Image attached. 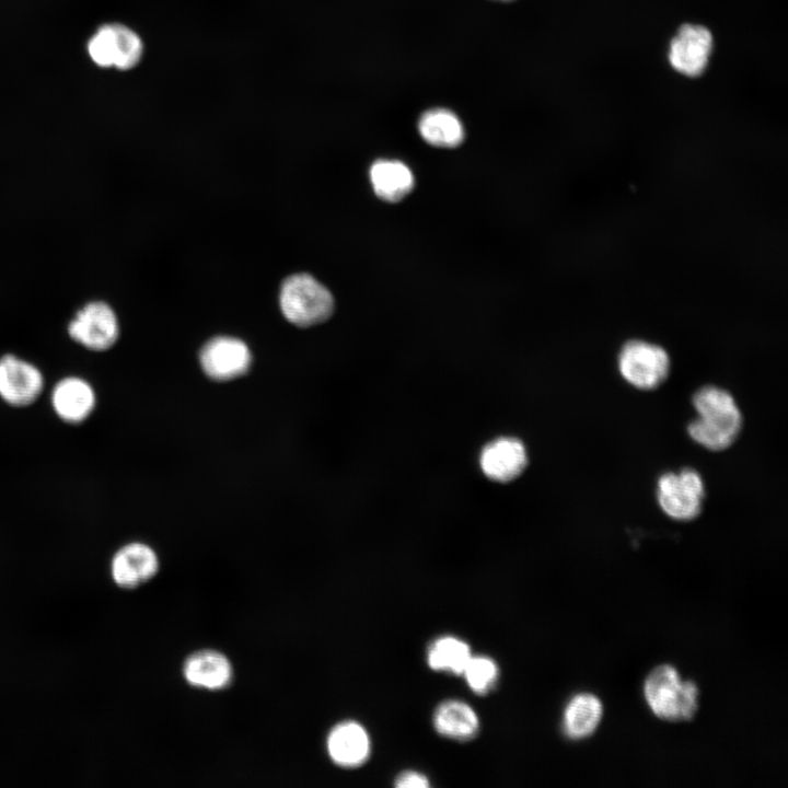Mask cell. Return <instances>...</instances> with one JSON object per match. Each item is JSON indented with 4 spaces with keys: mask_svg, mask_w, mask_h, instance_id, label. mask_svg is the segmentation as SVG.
<instances>
[{
    "mask_svg": "<svg viewBox=\"0 0 788 788\" xmlns=\"http://www.w3.org/2000/svg\"><path fill=\"white\" fill-rule=\"evenodd\" d=\"M326 746L332 761L345 768L360 766L371 752L369 733L352 720L336 725L328 733Z\"/></svg>",
    "mask_w": 788,
    "mask_h": 788,
    "instance_id": "14",
    "label": "cell"
},
{
    "mask_svg": "<svg viewBox=\"0 0 788 788\" xmlns=\"http://www.w3.org/2000/svg\"><path fill=\"white\" fill-rule=\"evenodd\" d=\"M432 722L439 734L457 741L473 739L479 730L476 711L459 699L442 702L433 712Z\"/></svg>",
    "mask_w": 788,
    "mask_h": 788,
    "instance_id": "16",
    "label": "cell"
},
{
    "mask_svg": "<svg viewBox=\"0 0 788 788\" xmlns=\"http://www.w3.org/2000/svg\"><path fill=\"white\" fill-rule=\"evenodd\" d=\"M159 557L142 542L121 546L111 560V576L120 588L132 589L148 582L159 571Z\"/></svg>",
    "mask_w": 788,
    "mask_h": 788,
    "instance_id": "11",
    "label": "cell"
},
{
    "mask_svg": "<svg viewBox=\"0 0 788 788\" xmlns=\"http://www.w3.org/2000/svg\"><path fill=\"white\" fill-rule=\"evenodd\" d=\"M50 403L60 420L69 425H80L94 412L96 394L85 379L68 375L55 384Z\"/></svg>",
    "mask_w": 788,
    "mask_h": 788,
    "instance_id": "12",
    "label": "cell"
},
{
    "mask_svg": "<svg viewBox=\"0 0 788 788\" xmlns=\"http://www.w3.org/2000/svg\"><path fill=\"white\" fill-rule=\"evenodd\" d=\"M712 35L703 25H682L670 43L669 61L686 77L700 76L709 61Z\"/></svg>",
    "mask_w": 788,
    "mask_h": 788,
    "instance_id": "10",
    "label": "cell"
},
{
    "mask_svg": "<svg viewBox=\"0 0 788 788\" xmlns=\"http://www.w3.org/2000/svg\"><path fill=\"white\" fill-rule=\"evenodd\" d=\"M602 717L600 699L588 693L572 697L564 711L563 727L570 739L589 737L596 729Z\"/></svg>",
    "mask_w": 788,
    "mask_h": 788,
    "instance_id": "19",
    "label": "cell"
},
{
    "mask_svg": "<svg viewBox=\"0 0 788 788\" xmlns=\"http://www.w3.org/2000/svg\"><path fill=\"white\" fill-rule=\"evenodd\" d=\"M644 692L651 710L664 720H688L698 707L695 683L681 681L677 671L669 664L659 665L650 672Z\"/></svg>",
    "mask_w": 788,
    "mask_h": 788,
    "instance_id": "2",
    "label": "cell"
},
{
    "mask_svg": "<svg viewBox=\"0 0 788 788\" xmlns=\"http://www.w3.org/2000/svg\"><path fill=\"white\" fill-rule=\"evenodd\" d=\"M199 362L209 379L227 382L250 370L252 354L243 340L231 336H217L202 346Z\"/></svg>",
    "mask_w": 788,
    "mask_h": 788,
    "instance_id": "8",
    "label": "cell"
},
{
    "mask_svg": "<svg viewBox=\"0 0 788 788\" xmlns=\"http://www.w3.org/2000/svg\"><path fill=\"white\" fill-rule=\"evenodd\" d=\"M370 179L374 193L391 202L403 199L414 186L412 171L396 160L375 161L370 169Z\"/></svg>",
    "mask_w": 788,
    "mask_h": 788,
    "instance_id": "17",
    "label": "cell"
},
{
    "mask_svg": "<svg viewBox=\"0 0 788 788\" xmlns=\"http://www.w3.org/2000/svg\"><path fill=\"white\" fill-rule=\"evenodd\" d=\"M462 674L473 692L485 694L496 685L499 669L491 658L472 654Z\"/></svg>",
    "mask_w": 788,
    "mask_h": 788,
    "instance_id": "21",
    "label": "cell"
},
{
    "mask_svg": "<svg viewBox=\"0 0 788 788\" xmlns=\"http://www.w3.org/2000/svg\"><path fill=\"white\" fill-rule=\"evenodd\" d=\"M183 673L190 685L209 691L227 687L233 675L229 659L216 650H200L189 656Z\"/></svg>",
    "mask_w": 788,
    "mask_h": 788,
    "instance_id": "15",
    "label": "cell"
},
{
    "mask_svg": "<svg viewBox=\"0 0 788 788\" xmlns=\"http://www.w3.org/2000/svg\"><path fill=\"white\" fill-rule=\"evenodd\" d=\"M496 1H505V2H507V1H513V0H496Z\"/></svg>",
    "mask_w": 788,
    "mask_h": 788,
    "instance_id": "23",
    "label": "cell"
},
{
    "mask_svg": "<svg viewBox=\"0 0 788 788\" xmlns=\"http://www.w3.org/2000/svg\"><path fill=\"white\" fill-rule=\"evenodd\" d=\"M617 367L628 384L649 391L657 389L667 380L670 357L667 350L657 344L633 339L621 348Z\"/></svg>",
    "mask_w": 788,
    "mask_h": 788,
    "instance_id": "4",
    "label": "cell"
},
{
    "mask_svg": "<svg viewBox=\"0 0 788 788\" xmlns=\"http://www.w3.org/2000/svg\"><path fill=\"white\" fill-rule=\"evenodd\" d=\"M479 464L488 478L507 483L524 471L528 464L526 450L518 439L499 438L483 449Z\"/></svg>",
    "mask_w": 788,
    "mask_h": 788,
    "instance_id": "13",
    "label": "cell"
},
{
    "mask_svg": "<svg viewBox=\"0 0 788 788\" xmlns=\"http://www.w3.org/2000/svg\"><path fill=\"white\" fill-rule=\"evenodd\" d=\"M471 656V648L464 640L445 635L430 644L427 662L434 671L462 674Z\"/></svg>",
    "mask_w": 788,
    "mask_h": 788,
    "instance_id": "20",
    "label": "cell"
},
{
    "mask_svg": "<svg viewBox=\"0 0 788 788\" xmlns=\"http://www.w3.org/2000/svg\"><path fill=\"white\" fill-rule=\"evenodd\" d=\"M88 53L99 67L130 70L142 58L143 43L130 27L121 23H106L90 38Z\"/></svg>",
    "mask_w": 788,
    "mask_h": 788,
    "instance_id": "6",
    "label": "cell"
},
{
    "mask_svg": "<svg viewBox=\"0 0 788 788\" xmlns=\"http://www.w3.org/2000/svg\"><path fill=\"white\" fill-rule=\"evenodd\" d=\"M418 130L425 141L440 148L456 147L464 138L461 120L445 108L425 112L419 119Z\"/></svg>",
    "mask_w": 788,
    "mask_h": 788,
    "instance_id": "18",
    "label": "cell"
},
{
    "mask_svg": "<svg viewBox=\"0 0 788 788\" xmlns=\"http://www.w3.org/2000/svg\"><path fill=\"white\" fill-rule=\"evenodd\" d=\"M705 497L704 482L693 468L662 474L657 484V499L662 511L679 521L699 515Z\"/></svg>",
    "mask_w": 788,
    "mask_h": 788,
    "instance_id": "7",
    "label": "cell"
},
{
    "mask_svg": "<svg viewBox=\"0 0 788 788\" xmlns=\"http://www.w3.org/2000/svg\"><path fill=\"white\" fill-rule=\"evenodd\" d=\"M68 336L91 351H106L119 338L115 310L104 300H91L76 311L67 325Z\"/></svg>",
    "mask_w": 788,
    "mask_h": 788,
    "instance_id": "5",
    "label": "cell"
},
{
    "mask_svg": "<svg viewBox=\"0 0 788 788\" xmlns=\"http://www.w3.org/2000/svg\"><path fill=\"white\" fill-rule=\"evenodd\" d=\"M697 417L687 426V433L699 445L721 451L738 438L743 419L733 396L726 390L706 385L692 398Z\"/></svg>",
    "mask_w": 788,
    "mask_h": 788,
    "instance_id": "1",
    "label": "cell"
},
{
    "mask_svg": "<svg viewBox=\"0 0 788 788\" xmlns=\"http://www.w3.org/2000/svg\"><path fill=\"white\" fill-rule=\"evenodd\" d=\"M394 785L397 788H427L430 786V781L427 776L421 773L406 770L396 777Z\"/></svg>",
    "mask_w": 788,
    "mask_h": 788,
    "instance_id": "22",
    "label": "cell"
},
{
    "mask_svg": "<svg viewBox=\"0 0 788 788\" xmlns=\"http://www.w3.org/2000/svg\"><path fill=\"white\" fill-rule=\"evenodd\" d=\"M280 308L289 322L309 327L331 316L334 300L331 292L315 278L297 274L288 277L281 286Z\"/></svg>",
    "mask_w": 788,
    "mask_h": 788,
    "instance_id": "3",
    "label": "cell"
},
{
    "mask_svg": "<svg viewBox=\"0 0 788 788\" xmlns=\"http://www.w3.org/2000/svg\"><path fill=\"white\" fill-rule=\"evenodd\" d=\"M45 380L32 362L13 354L0 357V398L12 407L34 404L43 393Z\"/></svg>",
    "mask_w": 788,
    "mask_h": 788,
    "instance_id": "9",
    "label": "cell"
}]
</instances>
